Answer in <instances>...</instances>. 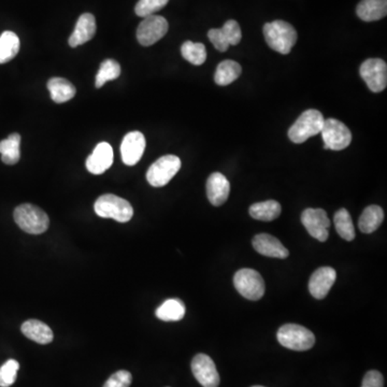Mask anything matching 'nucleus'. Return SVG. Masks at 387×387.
<instances>
[{"label": "nucleus", "mask_w": 387, "mask_h": 387, "mask_svg": "<svg viewBox=\"0 0 387 387\" xmlns=\"http://www.w3.org/2000/svg\"><path fill=\"white\" fill-rule=\"evenodd\" d=\"M241 72V66L237 62L230 60H224L217 66L214 74L215 83L221 87L230 85L240 77Z\"/></svg>", "instance_id": "obj_26"}, {"label": "nucleus", "mask_w": 387, "mask_h": 387, "mask_svg": "<svg viewBox=\"0 0 387 387\" xmlns=\"http://www.w3.org/2000/svg\"><path fill=\"white\" fill-rule=\"evenodd\" d=\"M20 364L18 360H9L0 367V387H10L18 377Z\"/></svg>", "instance_id": "obj_31"}, {"label": "nucleus", "mask_w": 387, "mask_h": 387, "mask_svg": "<svg viewBox=\"0 0 387 387\" xmlns=\"http://www.w3.org/2000/svg\"><path fill=\"white\" fill-rule=\"evenodd\" d=\"M276 337L282 346L298 352L310 350L316 343L313 333L309 331L308 328L297 324H285L279 328Z\"/></svg>", "instance_id": "obj_5"}, {"label": "nucleus", "mask_w": 387, "mask_h": 387, "mask_svg": "<svg viewBox=\"0 0 387 387\" xmlns=\"http://www.w3.org/2000/svg\"><path fill=\"white\" fill-rule=\"evenodd\" d=\"M301 223L306 227L311 237L320 242H325L328 239L331 221L328 219L325 210L313 208L305 210L301 214Z\"/></svg>", "instance_id": "obj_11"}, {"label": "nucleus", "mask_w": 387, "mask_h": 387, "mask_svg": "<svg viewBox=\"0 0 387 387\" xmlns=\"http://www.w3.org/2000/svg\"><path fill=\"white\" fill-rule=\"evenodd\" d=\"M358 18L365 22H373L385 18L387 0H362L356 9Z\"/></svg>", "instance_id": "obj_21"}, {"label": "nucleus", "mask_w": 387, "mask_h": 387, "mask_svg": "<svg viewBox=\"0 0 387 387\" xmlns=\"http://www.w3.org/2000/svg\"><path fill=\"white\" fill-rule=\"evenodd\" d=\"M282 208L276 200H267L263 203H254L250 207L249 212L255 220L272 222L281 214Z\"/></svg>", "instance_id": "obj_23"}, {"label": "nucleus", "mask_w": 387, "mask_h": 387, "mask_svg": "<svg viewBox=\"0 0 387 387\" xmlns=\"http://www.w3.org/2000/svg\"><path fill=\"white\" fill-rule=\"evenodd\" d=\"M167 20L161 15H150L143 19L137 30V39L143 47L155 45L167 34Z\"/></svg>", "instance_id": "obj_9"}, {"label": "nucleus", "mask_w": 387, "mask_h": 387, "mask_svg": "<svg viewBox=\"0 0 387 387\" xmlns=\"http://www.w3.org/2000/svg\"><path fill=\"white\" fill-rule=\"evenodd\" d=\"M335 230L342 239L346 241H353L355 238V228L353 224L352 217L346 209H340L337 211L333 217Z\"/></svg>", "instance_id": "obj_28"}, {"label": "nucleus", "mask_w": 387, "mask_h": 387, "mask_svg": "<svg viewBox=\"0 0 387 387\" xmlns=\"http://www.w3.org/2000/svg\"><path fill=\"white\" fill-rule=\"evenodd\" d=\"M21 42L18 35L13 32H3L0 36V64H5L12 60L19 51Z\"/></svg>", "instance_id": "obj_27"}, {"label": "nucleus", "mask_w": 387, "mask_h": 387, "mask_svg": "<svg viewBox=\"0 0 387 387\" xmlns=\"http://www.w3.org/2000/svg\"><path fill=\"white\" fill-rule=\"evenodd\" d=\"M181 159L178 156L165 155L148 168L146 180L154 188H163L179 173Z\"/></svg>", "instance_id": "obj_7"}, {"label": "nucleus", "mask_w": 387, "mask_h": 387, "mask_svg": "<svg viewBox=\"0 0 387 387\" xmlns=\"http://www.w3.org/2000/svg\"><path fill=\"white\" fill-rule=\"evenodd\" d=\"M321 133L325 150H344L352 141V133L348 126L335 119L325 120Z\"/></svg>", "instance_id": "obj_8"}, {"label": "nucleus", "mask_w": 387, "mask_h": 387, "mask_svg": "<svg viewBox=\"0 0 387 387\" xmlns=\"http://www.w3.org/2000/svg\"><path fill=\"white\" fill-rule=\"evenodd\" d=\"M121 74V66L114 60H106L100 65L96 76V87L100 89L107 82L118 79Z\"/></svg>", "instance_id": "obj_30"}, {"label": "nucleus", "mask_w": 387, "mask_h": 387, "mask_svg": "<svg viewBox=\"0 0 387 387\" xmlns=\"http://www.w3.org/2000/svg\"><path fill=\"white\" fill-rule=\"evenodd\" d=\"M14 221L21 230L30 234H41L47 232L49 219L43 210L30 203H23L15 208Z\"/></svg>", "instance_id": "obj_2"}, {"label": "nucleus", "mask_w": 387, "mask_h": 387, "mask_svg": "<svg viewBox=\"0 0 387 387\" xmlns=\"http://www.w3.org/2000/svg\"><path fill=\"white\" fill-rule=\"evenodd\" d=\"M133 382V375L126 370H120L109 377L104 387H129Z\"/></svg>", "instance_id": "obj_34"}, {"label": "nucleus", "mask_w": 387, "mask_h": 387, "mask_svg": "<svg viewBox=\"0 0 387 387\" xmlns=\"http://www.w3.org/2000/svg\"><path fill=\"white\" fill-rule=\"evenodd\" d=\"M323 114L316 109H309L299 116L289 131V138L291 142L300 144L311 137L321 133L324 125Z\"/></svg>", "instance_id": "obj_3"}, {"label": "nucleus", "mask_w": 387, "mask_h": 387, "mask_svg": "<svg viewBox=\"0 0 387 387\" xmlns=\"http://www.w3.org/2000/svg\"><path fill=\"white\" fill-rule=\"evenodd\" d=\"M264 36L269 47L284 55L291 53L298 39L296 30L284 21H274L265 24Z\"/></svg>", "instance_id": "obj_1"}, {"label": "nucleus", "mask_w": 387, "mask_h": 387, "mask_svg": "<svg viewBox=\"0 0 387 387\" xmlns=\"http://www.w3.org/2000/svg\"><path fill=\"white\" fill-rule=\"evenodd\" d=\"M252 245L257 253L264 256L284 259L289 255V250L282 245L279 239H276L272 234H257L252 241Z\"/></svg>", "instance_id": "obj_16"}, {"label": "nucleus", "mask_w": 387, "mask_h": 387, "mask_svg": "<svg viewBox=\"0 0 387 387\" xmlns=\"http://www.w3.org/2000/svg\"><path fill=\"white\" fill-rule=\"evenodd\" d=\"M234 284L240 295L249 300L257 301L264 296V279L256 270L241 269L234 274Z\"/></svg>", "instance_id": "obj_6"}, {"label": "nucleus", "mask_w": 387, "mask_h": 387, "mask_svg": "<svg viewBox=\"0 0 387 387\" xmlns=\"http://www.w3.org/2000/svg\"><path fill=\"white\" fill-rule=\"evenodd\" d=\"M94 210L102 219H113L116 222L127 223L133 219V209L131 203L119 196L106 194L96 200Z\"/></svg>", "instance_id": "obj_4"}, {"label": "nucleus", "mask_w": 387, "mask_h": 387, "mask_svg": "<svg viewBox=\"0 0 387 387\" xmlns=\"http://www.w3.org/2000/svg\"><path fill=\"white\" fill-rule=\"evenodd\" d=\"M181 54L184 57V60L195 66L203 65L207 60V51L203 43L185 41L181 47Z\"/></svg>", "instance_id": "obj_29"}, {"label": "nucleus", "mask_w": 387, "mask_h": 387, "mask_svg": "<svg viewBox=\"0 0 387 387\" xmlns=\"http://www.w3.org/2000/svg\"><path fill=\"white\" fill-rule=\"evenodd\" d=\"M208 38H209L210 41L212 42V45H214L215 49L220 52H225L230 47V43L227 42L226 38H225L224 34H223L222 30L221 28H213V30H210L208 32Z\"/></svg>", "instance_id": "obj_35"}, {"label": "nucleus", "mask_w": 387, "mask_h": 387, "mask_svg": "<svg viewBox=\"0 0 387 387\" xmlns=\"http://www.w3.org/2000/svg\"><path fill=\"white\" fill-rule=\"evenodd\" d=\"M47 89H49L51 99L56 104H64L69 102L76 96L77 89L74 84L64 78H52L47 82Z\"/></svg>", "instance_id": "obj_20"}, {"label": "nucleus", "mask_w": 387, "mask_h": 387, "mask_svg": "<svg viewBox=\"0 0 387 387\" xmlns=\"http://www.w3.org/2000/svg\"><path fill=\"white\" fill-rule=\"evenodd\" d=\"M192 371L196 380L203 387H219L221 379L217 366L210 356L197 354L192 360Z\"/></svg>", "instance_id": "obj_12"}, {"label": "nucleus", "mask_w": 387, "mask_h": 387, "mask_svg": "<svg viewBox=\"0 0 387 387\" xmlns=\"http://www.w3.org/2000/svg\"><path fill=\"white\" fill-rule=\"evenodd\" d=\"M185 312L186 309L183 301L173 298L168 299L161 307H158L155 314L161 321L178 322L184 318Z\"/></svg>", "instance_id": "obj_25"}, {"label": "nucleus", "mask_w": 387, "mask_h": 387, "mask_svg": "<svg viewBox=\"0 0 387 387\" xmlns=\"http://www.w3.org/2000/svg\"><path fill=\"white\" fill-rule=\"evenodd\" d=\"M168 3L169 0H139L135 12L140 18L144 19L162 10Z\"/></svg>", "instance_id": "obj_32"}, {"label": "nucleus", "mask_w": 387, "mask_h": 387, "mask_svg": "<svg viewBox=\"0 0 387 387\" xmlns=\"http://www.w3.org/2000/svg\"><path fill=\"white\" fill-rule=\"evenodd\" d=\"M21 136L20 133H11L5 140L0 141V154L1 161L5 165H15L21 158Z\"/></svg>", "instance_id": "obj_24"}, {"label": "nucleus", "mask_w": 387, "mask_h": 387, "mask_svg": "<svg viewBox=\"0 0 387 387\" xmlns=\"http://www.w3.org/2000/svg\"><path fill=\"white\" fill-rule=\"evenodd\" d=\"M23 335L30 340L35 341L39 344H47L52 342L54 335L47 324L42 323L38 320H28L23 323L21 327Z\"/></svg>", "instance_id": "obj_19"}, {"label": "nucleus", "mask_w": 387, "mask_h": 387, "mask_svg": "<svg viewBox=\"0 0 387 387\" xmlns=\"http://www.w3.org/2000/svg\"><path fill=\"white\" fill-rule=\"evenodd\" d=\"M337 278V272L331 267L318 268L311 276L309 281V291L311 295L318 300L325 298L331 291Z\"/></svg>", "instance_id": "obj_14"}, {"label": "nucleus", "mask_w": 387, "mask_h": 387, "mask_svg": "<svg viewBox=\"0 0 387 387\" xmlns=\"http://www.w3.org/2000/svg\"><path fill=\"white\" fill-rule=\"evenodd\" d=\"M252 387H264V386H259V385H255V386H252Z\"/></svg>", "instance_id": "obj_37"}, {"label": "nucleus", "mask_w": 387, "mask_h": 387, "mask_svg": "<svg viewBox=\"0 0 387 387\" xmlns=\"http://www.w3.org/2000/svg\"><path fill=\"white\" fill-rule=\"evenodd\" d=\"M113 164V150L107 142L97 144L93 153L87 157V169L93 175H102Z\"/></svg>", "instance_id": "obj_15"}, {"label": "nucleus", "mask_w": 387, "mask_h": 387, "mask_svg": "<svg viewBox=\"0 0 387 387\" xmlns=\"http://www.w3.org/2000/svg\"><path fill=\"white\" fill-rule=\"evenodd\" d=\"M360 74L373 93H381L386 89L387 65L384 60L380 58L366 60L360 66Z\"/></svg>", "instance_id": "obj_10"}, {"label": "nucleus", "mask_w": 387, "mask_h": 387, "mask_svg": "<svg viewBox=\"0 0 387 387\" xmlns=\"http://www.w3.org/2000/svg\"><path fill=\"white\" fill-rule=\"evenodd\" d=\"M96 30V20L94 15L91 13H84L78 20L68 43L71 47L84 45L94 38Z\"/></svg>", "instance_id": "obj_18"}, {"label": "nucleus", "mask_w": 387, "mask_h": 387, "mask_svg": "<svg viewBox=\"0 0 387 387\" xmlns=\"http://www.w3.org/2000/svg\"><path fill=\"white\" fill-rule=\"evenodd\" d=\"M384 220V212L380 206L373 205L366 208L360 215V232L364 234H371L381 226Z\"/></svg>", "instance_id": "obj_22"}, {"label": "nucleus", "mask_w": 387, "mask_h": 387, "mask_svg": "<svg viewBox=\"0 0 387 387\" xmlns=\"http://www.w3.org/2000/svg\"><path fill=\"white\" fill-rule=\"evenodd\" d=\"M230 192V183L222 173H214L207 181V196L211 205L220 207L226 203Z\"/></svg>", "instance_id": "obj_17"}, {"label": "nucleus", "mask_w": 387, "mask_h": 387, "mask_svg": "<svg viewBox=\"0 0 387 387\" xmlns=\"http://www.w3.org/2000/svg\"><path fill=\"white\" fill-rule=\"evenodd\" d=\"M384 386V379L381 373L377 370H370L366 373L363 379L362 387H383Z\"/></svg>", "instance_id": "obj_36"}, {"label": "nucleus", "mask_w": 387, "mask_h": 387, "mask_svg": "<svg viewBox=\"0 0 387 387\" xmlns=\"http://www.w3.org/2000/svg\"><path fill=\"white\" fill-rule=\"evenodd\" d=\"M221 30H222L223 34H224L225 38H226L230 45H239L240 41H241L242 32L239 24L236 21H227Z\"/></svg>", "instance_id": "obj_33"}, {"label": "nucleus", "mask_w": 387, "mask_h": 387, "mask_svg": "<svg viewBox=\"0 0 387 387\" xmlns=\"http://www.w3.org/2000/svg\"><path fill=\"white\" fill-rule=\"evenodd\" d=\"M146 138L140 131H131L124 137L121 144L122 161L125 165L135 166L146 150Z\"/></svg>", "instance_id": "obj_13"}]
</instances>
